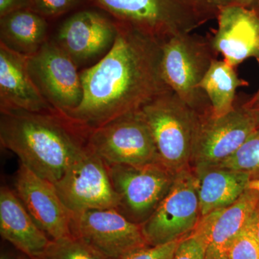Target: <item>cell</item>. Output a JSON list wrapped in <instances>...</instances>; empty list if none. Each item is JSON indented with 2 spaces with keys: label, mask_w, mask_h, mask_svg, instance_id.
<instances>
[{
  "label": "cell",
  "mask_w": 259,
  "mask_h": 259,
  "mask_svg": "<svg viewBox=\"0 0 259 259\" xmlns=\"http://www.w3.org/2000/svg\"><path fill=\"white\" fill-rule=\"evenodd\" d=\"M255 114H256L257 119H258V126H259V109L257 110H254Z\"/></svg>",
  "instance_id": "obj_34"
},
{
  "label": "cell",
  "mask_w": 259,
  "mask_h": 259,
  "mask_svg": "<svg viewBox=\"0 0 259 259\" xmlns=\"http://www.w3.org/2000/svg\"><path fill=\"white\" fill-rule=\"evenodd\" d=\"M259 202V192L248 189L235 203L201 218L206 235L205 259H228L232 243Z\"/></svg>",
  "instance_id": "obj_17"
},
{
  "label": "cell",
  "mask_w": 259,
  "mask_h": 259,
  "mask_svg": "<svg viewBox=\"0 0 259 259\" xmlns=\"http://www.w3.org/2000/svg\"><path fill=\"white\" fill-rule=\"evenodd\" d=\"M201 217L236 202L248 190L250 175L217 166L197 168Z\"/></svg>",
  "instance_id": "obj_19"
},
{
  "label": "cell",
  "mask_w": 259,
  "mask_h": 259,
  "mask_svg": "<svg viewBox=\"0 0 259 259\" xmlns=\"http://www.w3.org/2000/svg\"><path fill=\"white\" fill-rule=\"evenodd\" d=\"M18 259H31V258H29V257L26 256V255H25V256L19 257V258Z\"/></svg>",
  "instance_id": "obj_35"
},
{
  "label": "cell",
  "mask_w": 259,
  "mask_h": 259,
  "mask_svg": "<svg viewBox=\"0 0 259 259\" xmlns=\"http://www.w3.org/2000/svg\"><path fill=\"white\" fill-rule=\"evenodd\" d=\"M87 144L107 165L143 166L161 163L141 110L90 130Z\"/></svg>",
  "instance_id": "obj_6"
},
{
  "label": "cell",
  "mask_w": 259,
  "mask_h": 259,
  "mask_svg": "<svg viewBox=\"0 0 259 259\" xmlns=\"http://www.w3.org/2000/svg\"><path fill=\"white\" fill-rule=\"evenodd\" d=\"M29 72L42 97L54 110L66 115L81 103L82 83L76 64L54 41L47 40L28 56Z\"/></svg>",
  "instance_id": "obj_10"
},
{
  "label": "cell",
  "mask_w": 259,
  "mask_h": 259,
  "mask_svg": "<svg viewBox=\"0 0 259 259\" xmlns=\"http://www.w3.org/2000/svg\"><path fill=\"white\" fill-rule=\"evenodd\" d=\"M117 32L115 20L93 10H81L65 20L55 42L77 65L110 50Z\"/></svg>",
  "instance_id": "obj_14"
},
{
  "label": "cell",
  "mask_w": 259,
  "mask_h": 259,
  "mask_svg": "<svg viewBox=\"0 0 259 259\" xmlns=\"http://www.w3.org/2000/svg\"><path fill=\"white\" fill-rule=\"evenodd\" d=\"M251 222L255 238H256V241L258 242L259 245V202L254 212L252 214Z\"/></svg>",
  "instance_id": "obj_30"
},
{
  "label": "cell",
  "mask_w": 259,
  "mask_h": 259,
  "mask_svg": "<svg viewBox=\"0 0 259 259\" xmlns=\"http://www.w3.org/2000/svg\"><path fill=\"white\" fill-rule=\"evenodd\" d=\"M199 3L205 5L214 11L223 7L229 5H240L246 8H254L259 6V0H198Z\"/></svg>",
  "instance_id": "obj_28"
},
{
  "label": "cell",
  "mask_w": 259,
  "mask_h": 259,
  "mask_svg": "<svg viewBox=\"0 0 259 259\" xmlns=\"http://www.w3.org/2000/svg\"><path fill=\"white\" fill-rule=\"evenodd\" d=\"M228 259H259V245L253 232L251 217L232 243Z\"/></svg>",
  "instance_id": "obj_24"
},
{
  "label": "cell",
  "mask_w": 259,
  "mask_h": 259,
  "mask_svg": "<svg viewBox=\"0 0 259 259\" xmlns=\"http://www.w3.org/2000/svg\"><path fill=\"white\" fill-rule=\"evenodd\" d=\"M44 259H109L81 240L71 236L51 240Z\"/></svg>",
  "instance_id": "obj_23"
},
{
  "label": "cell",
  "mask_w": 259,
  "mask_h": 259,
  "mask_svg": "<svg viewBox=\"0 0 259 259\" xmlns=\"http://www.w3.org/2000/svg\"><path fill=\"white\" fill-rule=\"evenodd\" d=\"M107 166L118 196L117 210L137 224H142L151 216L169 192L176 176L161 163L143 166Z\"/></svg>",
  "instance_id": "obj_8"
},
{
  "label": "cell",
  "mask_w": 259,
  "mask_h": 259,
  "mask_svg": "<svg viewBox=\"0 0 259 259\" xmlns=\"http://www.w3.org/2000/svg\"><path fill=\"white\" fill-rule=\"evenodd\" d=\"M233 171L259 173V127L230 157L215 166Z\"/></svg>",
  "instance_id": "obj_22"
},
{
  "label": "cell",
  "mask_w": 259,
  "mask_h": 259,
  "mask_svg": "<svg viewBox=\"0 0 259 259\" xmlns=\"http://www.w3.org/2000/svg\"><path fill=\"white\" fill-rule=\"evenodd\" d=\"M115 21L117 32L113 45L101 60L80 73L82 100L64 115L88 131L139 111L172 91L162 74L161 42Z\"/></svg>",
  "instance_id": "obj_1"
},
{
  "label": "cell",
  "mask_w": 259,
  "mask_h": 259,
  "mask_svg": "<svg viewBox=\"0 0 259 259\" xmlns=\"http://www.w3.org/2000/svg\"><path fill=\"white\" fill-rule=\"evenodd\" d=\"M3 110L57 112L32 80L28 56L0 44V111Z\"/></svg>",
  "instance_id": "obj_16"
},
{
  "label": "cell",
  "mask_w": 259,
  "mask_h": 259,
  "mask_svg": "<svg viewBox=\"0 0 259 259\" xmlns=\"http://www.w3.org/2000/svg\"><path fill=\"white\" fill-rule=\"evenodd\" d=\"M206 235L199 223L192 233L179 242L172 259H205Z\"/></svg>",
  "instance_id": "obj_25"
},
{
  "label": "cell",
  "mask_w": 259,
  "mask_h": 259,
  "mask_svg": "<svg viewBox=\"0 0 259 259\" xmlns=\"http://www.w3.org/2000/svg\"><path fill=\"white\" fill-rule=\"evenodd\" d=\"M0 233L31 259H44L51 240L32 219L15 191L0 189Z\"/></svg>",
  "instance_id": "obj_18"
},
{
  "label": "cell",
  "mask_w": 259,
  "mask_h": 259,
  "mask_svg": "<svg viewBox=\"0 0 259 259\" xmlns=\"http://www.w3.org/2000/svg\"><path fill=\"white\" fill-rule=\"evenodd\" d=\"M54 185L72 214L118 207V196L112 187L106 163L88 146Z\"/></svg>",
  "instance_id": "obj_9"
},
{
  "label": "cell",
  "mask_w": 259,
  "mask_h": 259,
  "mask_svg": "<svg viewBox=\"0 0 259 259\" xmlns=\"http://www.w3.org/2000/svg\"><path fill=\"white\" fill-rule=\"evenodd\" d=\"M153 135L161 164L173 174L192 160L201 117L173 91L141 109Z\"/></svg>",
  "instance_id": "obj_5"
},
{
  "label": "cell",
  "mask_w": 259,
  "mask_h": 259,
  "mask_svg": "<svg viewBox=\"0 0 259 259\" xmlns=\"http://www.w3.org/2000/svg\"><path fill=\"white\" fill-rule=\"evenodd\" d=\"M71 232V236L109 259H120L149 245L141 225L129 221L115 208L72 214Z\"/></svg>",
  "instance_id": "obj_11"
},
{
  "label": "cell",
  "mask_w": 259,
  "mask_h": 259,
  "mask_svg": "<svg viewBox=\"0 0 259 259\" xmlns=\"http://www.w3.org/2000/svg\"><path fill=\"white\" fill-rule=\"evenodd\" d=\"M0 259H11L10 256L8 254H6V253H2L1 255H0Z\"/></svg>",
  "instance_id": "obj_33"
},
{
  "label": "cell",
  "mask_w": 259,
  "mask_h": 259,
  "mask_svg": "<svg viewBox=\"0 0 259 259\" xmlns=\"http://www.w3.org/2000/svg\"><path fill=\"white\" fill-rule=\"evenodd\" d=\"M258 11H259V6L258 7ZM245 106L248 107L250 110H257L259 109V88L256 93L251 98L248 100L246 103H245Z\"/></svg>",
  "instance_id": "obj_31"
},
{
  "label": "cell",
  "mask_w": 259,
  "mask_h": 259,
  "mask_svg": "<svg viewBox=\"0 0 259 259\" xmlns=\"http://www.w3.org/2000/svg\"><path fill=\"white\" fill-rule=\"evenodd\" d=\"M218 28L211 37L223 60L236 67L250 58L259 61V12L255 8L229 5L218 9Z\"/></svg>",
  "instance_id": "obj_15"
},
{
  "label": "cell",
  "mask_w": 259,
  "mask_h": 259,
  "mask_svg": "<svg viewBox=\"0 0 259 259\" xmlns=\"http://www.w3.org/2000/svg\"><path fill=\"white\" fill-rule=\"evenodd\" d=\"M30 0H0V18L19 10L29 9Z\"/></svg>",
  "instance_id": "obj_29"
},
{
  "label": "cell",
  "mask_w": 259,
  "mask_h": 259,
  "mask_svg": "<svg viewBox=\"0 0 259 259\" xmlns=\"http://www.w3.org/2000/svg\"><path fill=\"white\" fill-rule=\"evenodd\" d=\"M120 23L163 44L206 23L212 10L198 0H94Z\"/></svg>",
  "instance_id": "obj_3"
},
{
  "label": "cell",
  "mask_w": 259,
  "mask_h": 259,
  "mask_svg": "<svg viewBox=\"0 0 259 259\" xmlns=\"http://www.w3.org/2000/svg\"><path fill=\"white\" fill-rule=\"evenodd\" d=\"M161 49L162 74L167 85L199 115L212 113L208 97L199 88L217 59L211 37L181 34L162 44Z\"/></svg>",
  "instance_id": "obj_4"
},
{
  "label": "cell",
  "mask_w": 259,
  "mask_h": 259,
  "mask_svg": "<svg viewBox=\"0 0 259 259\" xmlns=\"http://www.w3.org/2000/svg\"><path fill=\"white\" fill-rule=\"evenodd\" d=\"M47 19L29 9L0 18V44L11 50L30 56L47 41Z\"/></svg>",
  "instance_id": "obj_20"
},
{
  "label": "cell",
  "mask_w": 259,
  "mask_h": 259,
  "mask_svg": "<svg viewBox=\"0 0 259 259\" xmlns=\"http://www.w3.org/2000/svg\"><path fill=\"white\" fill-rule=\"evenodd\" d=\"M15 194L39 228L51 240L71 236L72 213L55 186L20 163L14 179Z\"/></svg>",
  "instance_id": "obj_13"
},
{
  "label": "cell",
  "mask_w": 259,
  "mask_h": 259,
  "mask_svg": "<svg viewBox=\"0 0 259 259\" xmlns=\"http://www.w3.org/2000/svg\"><path fill=\"white\" fill-rule=\"evenodd\" d=\"M248 83L237 74L235 67L224 60L215 59L204 76L199 88L210 102L214 117L229 113L235 108L236 91Z\"/></svg>",
  "instance_id": "obj_21"
},
{
  "label": "cell",
  "mask_w": 259,
  "mask_h": 259,
  "mask_svg": "<svg viewBox=\"0 0 259 259\" xmlns=\"http://www.w3.org/2000/svg\"><path fill=\"white\" fill-rule=\"evenodd\" d=\"M201 218L197 177L185 168L177 172L169 192L141 226L148 244L158 245L188 236Z\"/></svg>",
  "instance_id": "obj_7"
},
{
  "label": "cell",
  "mask_w": 259,
  "mask_h": 259,
  "mask_svg": "<svg viewBox=\"0 0 259 259\" xmlns=\"http://www.w3.org/2000/svg\"><path fill=\"white\" fill-rule=\"evenodd\" d=\"M88 133L58 112L0 111L2 146L53 184L86 149Z\"/></svg>",
  "instance_id": "obj_2"
},
{
  "label": "cell",
  "mask_w": 259,
  "mask_h": 259,
  "mask_svg": "<svg viewBox=\"0 0 259 259\" xmlns=\"http://www.w3.org/2000/svg\"><path fill=\"white\" fill-rule=\"evenodd\" d=\"M179 241L158 245H147L130 252L120 259H172Z\"/></svg>",
  "instance_id": "obj_27"
},
{
  "label": "cell",
  "mask_w": 259,
  "mask_h": 259,
  "mask_svg": "<svg viewBox=\"0 0 259 259\" xmlns=\"http://www.w3.org/2000/svg\"><path fill=\"white\" fill-rule=\"evenodd\" d=\"M248 189L251 190L258 191L259 192V179L254 180H250L248 184Z\"/></svg>",
  "instance_id": "obj_32"
},
{
  "label": "cell",
  "mask_w": 259,
  "mask_h": 259,
  "mask_svg": "<svg viewBox=\"0 0 259 259\" xmlns=\"http://www.w3.org/2000/svg\"><path fill=\"white\" fill-rule=\"evenodd\" d=\"M254 110L245 104L229 113L214 117L202 115L194 143L192 161L197 168L215 166L236 152L258 128Z\"/></svg>",
  "instance_id": "obj_12"
},
{
  "label": "cell",
  "mask_w": 259,
  "mask_h": 259,
  "mask_svg": "<svg viewBox=\"0 0 259 259\" xmlns=\"http://www.w3.org/2000/svg\"><path fill=\"white\" fill-rule=\"evenodd\" d=\"M80 0H30L29 10L47 18L60 16L74 9Z\"/></svg>",
  "instance_id": "obj_26"
}]
</instances>
